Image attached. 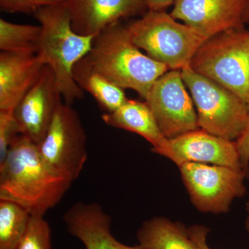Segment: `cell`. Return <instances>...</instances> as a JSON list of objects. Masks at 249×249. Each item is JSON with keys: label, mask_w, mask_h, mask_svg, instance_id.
Instances as JSON below:
<instances>
[{"label": "cell", "mask_w": 249, "mask_h": 249, "mask_svg": "<svg viewBox=\"0 0 249 249\" xmlns=\"http://www.w3.org/2000/svg\"><path fill=\"white\" fill-rule=\"evenodd\" d=\"M190 237L196 245V249H211L207 244L209 228L201 225H194L188 228Z\"/></svg>", "instance_id": "obj_25"}, {"label": "cell", "mask_w": 249, "mask_h": 249, "mask_svg": "<svg viewBox=\"0 0 249 249\" xmlns=\"http://www.w3.org/2000/svg\"><path fill=\"white\" fill-rule=\"evenodd\" d=\"M73 78L83 91H88L106 112H113L126 101L124 89L88 66L83 59L73 68Z\"/></svg>", "instance_id": "obj_18"}, {"label": "cell", "mask_w": 249, "mask_h": 249, "mask_svg": "<svg viewBox=\"0 0 249 249\" xmlns=\"http://www.w3.org/2000/svg\"><path fill=\"white\" fill-rule=\"evenodd\" d=\"M77 34L96 36L121 19L145 14L144 0H66Z\"/></svg>", "instance_id": "obj_13"}, {"label": "cell", "mask_w": 249, "mask_h": 249, "mask_svg": "<svg viewBox=\"0 0 249 249\" xmlns=\"http://www.w3.org/2000/svg\"><path fill=\"white\" fill-rule=\"evenodd\" d=\"M73 181L53 169L38 145L22 134L0 163V199L22 206L34 217H44L61 201Z\"/></svg>", "instance_id": "obj_1"}, {"label": "cell", "mask_w": 249, "mask_h": 249, "mask_svg": "<svg viewBox=\"0 0 249 249\" xmlns=\"http://www.w3.org/2000/svg\"><path fill=\"white\" fill-rule=\"evenodd\" d=\"M176 0H144L147 11H165L169 6L175 4Z\"/></svg>", "instance_id": "obj_26"}, {"label": "cell", "mask_w": 249, "mask_h": 249, "mask_svg": "<svg viewBox=\"0 0 249 249\" xmlns=\"http://www.w3.org/2000/svg\"><path fill=\"white\" fill-rule=\"evenodd\" d=\"M178 168L192 203L201 212L227 213L234 199L245 196V170L199 163Z\"/></svg>", "instance_id": "obj_7"}, {"label": "cell", "mask_w": 249, "mask_h": 249, "mask_svg": "<svg viewBox=\"0 0 249 249\" xmlns=\"http://www.w3.org/2000/svg\"><path fill=\"white\" fill-rule=\"evenodd\" d=\"M45 62L37 54L0 53V110L14 111L38 79Z\"/></svg>", "instance_id": "obj_15"}, {"label": "cell", "mask_w": 249, "mask_h": 249, "mask_svg": "<svg viewBox=\"0 0 249 249\" xmlns=\"http://www.w3.org/2000/svg\"><path fill=\"white\" fill-rule=\"evenodd\" d=\"M249 22V0L248 1V5H247V11L245 14V23Z\"/></svg>", "instance_id": "obj_28"}, {"label": "cell", "mask_w": 249, "mask_h": 249, "mask_svg": "<svg viewBox=\"0 0 249 249\" xmlns=\"http://www.w3.org/2000/svg\"><path fill=\"white\" fill-rule=\"evenodd\" d=\"M19 134L20 130L14 111L0 110V163L5 160L11 144Z\"/></svg>", "instance_id": "obj_22"}, {"label": "cell", "mask_w": 249, "mask_h": 249, "mask_svg": "<svg viewBox=\"0 0 249 249\" xmlns=\"http://www.w3.org/2000/svg\"><path fill=\"white\" fill-rule=\"evenodd\" d=\"M137 238L144 249H196L184 225L164 217L144 222Z\"/></svg>", "instance_id": "obj_17"}, {"label": "cell", "mask_w": 249, "mask_h": 249, "mask_svg": "<svg viewBox=\"0 0 249 249\" xmlns=\"http://www.w3.org/2000/svg\"><path fill=\"white\" fill-rule=\"evenodd\" d=\"M190 67L211 78L249 104V31H226L208 39Z\"/></svg>", "instance_id": "obj_6"}, {"label": "cell", "mask_w": 249, "mask_h": 249, "mask_svg": "<svg viewBox=\"0 0 249 249\" xmlns=\"http://www.w3.org/2000/svg\"><path fill=\"white\" fill-rule=\"evenodd\" d=\"M201 129L236 142L247 127L249 104L224 86L188 67L181 70Z\"/></svg>", "instance_id": "obj_5"}, {"label": "cell", "mask_w": 249, "mask_h": 249, "mask_svg": "<svg viewBox=\"0 0 249 249\" xmlns=\"http://www.w3.org/2000/svg\"><path fill=\"white\" fill-rule=\"evenodd\" d=\"M95 71L123 89L145 99L152 87L169 67L142 53L132 42L127 26L114 23L95 37L92 48L83 58Z\"/></svg>", "instance_id": "obj_2"}, {"label": "cell", "mask_w": 249, "mask_h": 249, "mask_svg": "<svg viewBox=\"0 0 249 249\" xmlns=\"http://www.w3.org/2000/svg\"><path fill=\"white\" fill-rule=\"evenodd\" d=\"M235 142L242 166L249 175V116L245 131Z\"/></svg>", "instance_id": "obj_24"}, {"label": "cell", "mask_w": 249, "mask_h": 249, "mask_svg": "<svg viewBox=\"0 0 249 249\" xmlns=\"http://www.w3.org/2000/svg\"><path fill=\"white\" fill-rule=\"evenodd\" d=\"M249 0H176L172 17L194 28L208 39L244 29Z\"/></svg>", "instance_id": "obj_11"}, {"label": "cell", "mask_w": 249, "mask_h": 249, "mask_svg": "<svg viewBox=\"0 0 249 249\" xmlns=\"http://www.w3.org/2000/svg\"><path fill=\"white\" fill-rule=\"evenodd\" d=\"M64 1L65 0H0V9L10 14H34L41 8Z\"/></svg>", "instance_id": "obj_23"}, {"label": "cell", "mask_w": 249, "mask_h": 249, "mask_svg": "<svg viewBox=\"0 0 249 249\" xmlns=\"http://www.w3.org/2000/svg\"><path fill=\"white\" fill-rule=\"evenodd\" d=\"M247 218H246L245 226L246 229L249 232V201L247 204Z\"/></svg>", "instance_id": "obj_27"}, {"label": "cell", "mask_w": 249, "mask_h": 249, "mask_svg": "<svg viewBox=\"0 0 249 249\" xmlns=\"http://www.w3.org/2000/svg\"><path fill=\"white\" fill-rule=\"evenodd\" d=\"M37 145L44 160L53 169L72 181L79 178L88 160L86 132L71 106L61 103L45 138Z\"/></svg>", "instance_id": "obj_8"}, {"label": "cell", "mask_w": 249, "mask_h": 249, "mask_svg": "<svg viewBox=\"0 0 249 249\" xmlns=\"http://www.w3.org/2000/svg\"><path fill=\"white\" fill-rule=\"evenodd\" d=\"M102 119L111 127L139 134L151 144L155 153L168 143V139L162 133L153 113L145 102L127 99L116 110L104 113Z\"/></svg>", "instance_id": "obj_16"}, {"label": "cell", "mask_w": 249, "mask_h": 249, "mask_svg": "<svg viewBox=\"0 0 249 249\" xmlns=\"http://www.w3.org/2000/svg\"><path fill=\"white\" fill-rule=\"evenodd\" d=\"M16 249H52L48 222L42 217L31 216L27 231Z\"/></svg>", "instance_id": "obj_21"}, {"label": "cell", "mask_w": 249, "mask_h": 249, "mask_svg": "<svg viewBox=\"0 0 249 249\" xmlns=\"http://www.w3.org/2000/svg\"><path fill=\"white\" fill-rule=\"evenodd\" d=\"M34 16L41 27L37 54L53 70L65 103L71 106L84 97V91L73 78V68L89 53L96 36L75 32L66 0L41 8Z\"/></svg>", "instance_id": "obj_3"}, {"label": "cell", "mask_w": 249, "mask_h": 249, "mask_svg": "<svg viewBox=\"0 0 249 249\" xmlns=\"http://www.w3.org/2000/svg\"><path fill=\"white\" fill-rule=\"evenodd\" d=\"M157 154L166 157L178 166L186 163H199L245 170L235 142L202 129L168 139L166 145Z\"/></svg>", "instance_id": "obj_10"}, {"label": "cell", "mask_w": 249, "mask_h": 249, "mask_svg": "<svg viewBox=\"0 0 249 249\" xmlns=\"http://www.w3.org/2000/svg\"><path fill=\"white\" fill-rule=\"evenodd\" d=\"M127 28L136 46L170 70L190 67L196 51L208 40L194 28L177 22L165 11H147Z\"/></svg>", "instance_id": "obj_4"}, {"label": "cell", "mask_w": 249, "mask_h": 249, "mask_svg": "<svg viewBox=\"0 0 249 249\" xmlns=\"http://www.w3.org/2000/svg\"><path fill=\"white\" fill-rule=\"evenodd\" d=\"M31 217V214L22 206L0 199V249H16Z\"/></svg>", "instance_id": "obj_19"}, {"label": "cell", "mask_w": 249, "mask_h": 249, "mask_svg": "<svg viewBox=\"0 0 249 249\" xmlns=\"http://www.w3.org/2000/svg\"><path fill=\"white\" fill-rule=\"evenodd\" d=\"M40 26L18 24L0 19V49L11 53L37 54Z\"/></svg>", "instance_id": "obj_20"}, {"label": "cell", "mask_w": 249, "mask_h": 249, "mask_svg": "<svg viewBox=\"0 0 249 249\" xmlns=\"http://www.w3.org/2000/svg\"><path fill=\"white\" fill-rule=\"evenodd\" d=\"M61 97L53 70L45 65L35 84L14 109L20 134L40 144L62 103Z\"/></svg>", "instance_id": "obj_12"}, {"label": "cell", "mask_w": 249, "mask_h": 249, "mask_svg": "<svg viewBox=\"0 0 249 249\" xmlns=\"http://www.w3.org/2000/svg\"><path fill=\"white\" fill-rule=\"evenodd\" d=\"M67 230L86 249H144L116 240L111 232V217L97 203L78 202L63 215Z\"/></svg>", "instance_id": "obj_14"}, {"label": "cell", "mask_w": 249, "mask_h": 249, "mask_svg": "<svg viewBox=\"0 0 249 249\" xmlns=\"http://www.w3.org/2000/svg\"><path fill=\"white\" fill-rule=\"evenodd\" d=\"M186 88L181 70H170L155 82L145 98L167 139L199 129L194 103Z\"/></svg>", "instance_id": "obj_9"}]
</instances>
